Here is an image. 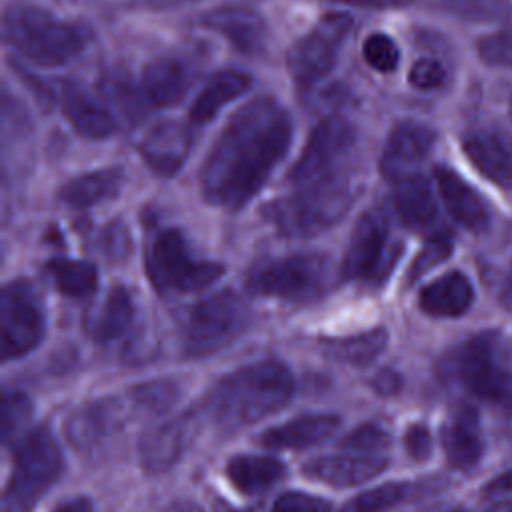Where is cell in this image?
<instances>
[{"mask_svg": "<svg viewBox=\"0 0 512 512\" xmlns=\"http://www.w3.org/2000/svg\"><path fill=\"white\" fill-rule=\"evenodd\" d=\"M124 174L120 168H102L86 172L64 184L60 198L72 208H88L116 196L122 188Z\"/></svg>", "mask_w": 512, "mask_h": 512, "instance_id": "31", "label": "cell"}, {"mask_svg": "<svg viewBox=\"0 0 512 512\" xmlns=\"http://www.w3.org/2000/svg\"><path fill=\"white\" fill-rule=\"evenodd\" d=\"M98 250L108 258V260H124L128 254H130V232L128 228L116 220V222H110L108 226L102 228L100 232V238H98Z\"/></svg>", "mask_w": 512, "mask_h": 512, "instance_id": "42", "label": "cell"}, {"mask_svg": "<svg viewBox=\"0 0 512 512\" xmlns=\"http://www.w3.org/2000/svg\"><path fill=\"white\" fill-rule=\"evenodd\" d=\"M226 476L242 494H260L284 476V466L270 456L240 454L226 464Z\"/></svg>", "mask_w": 512, "mask_h": 512, "instance_id": "30", "label": "cell"}, {"mask_svg": "<svg viewBox=\"0 0 512 512\" xmlns=\"http://www.w3.org/2000/svg\"><path fill=\"white\" fill-rule=\"evenodd\" d=\"M338 4H350L358 8H374V10H384V8H400L410 4L412 0H330Z\"/></svg>", "mask_w": 512, "mask_h": 512, "instance_id": "47", "label": "cell"}, {"mask_svg": "<svg viewBox=\"0 0 512 512\" xmlns=\"http://www.w3.org/2000/svg\"><path fill=\"white\" fill-rule=\"evenodd\" d=\"M508 114H510V118H512V96H510V104H508Z\"/></svg>", "mask_w": 512, "mask_h": 512, "instance_id": "55", "label": "cell"}, {"mask_svg": "<svg viewBox=\"0 0 512 512\" xmlns=\"http://www.w3.org/2000/svg\"><path fill=\"white\" fill-rule=\"evenodd\" d=\"M292 394L290 370L280 362L266 360L222 378L210 394V410L224 432H234L278 412Z\"/></svg>", "mask_w": 512, "mask_h": 512, "instance_id": "2", "label": "cell"}, {"mask_svg": "<svg viewBox=\"0 0 512 512\" xmlns=\"http://www.w3.org/2000/svg\"><path fill=\"white\" fill-rule=\"evenodd\" d=\"M162 512H204L196 502L190 500H172L164 506Z\"/></svg>", "mask_w": 512, "mask_h": 512, "instance_id": "52", "label": "cell"}, {"mask_svg": "<svg viewBox=\"0 0 512 512\" xmlns=\"http://www.w3.org/2000/svg\"><path fill=\"white\" fill-rule=\"evenodd\" d=\"M442 446L448 462L458 470H470L482 456V432L478 412L462 404L446 420L442 428Z\"/></svg>", "mask_w": 512, "mask_h": 512, "instance_id": "21", "label": "cell"}, {"mask_svg": "<svg viewBox=\"0 0 512 512\" xmlns=\"http://www.w3.org/2000/svg\"><path fill=\"white\" fill-rule=\"evenodd\" d=\"M134 320V300L122 286H114L88 318V332L100 344L122 338Z\"/></svg>", "mask_w": 512, "mask_h": 512, "instance_id": "28", "label": "cell"}, {"mask_svg": "<svg viewBox=\"0 0 512 512\" xmlns=\"http://www.w3.org/2000/svg\"><path fill=\"white\" fill-rule=\"evenodd\" d=\"M246 326V306L234 292H218L198 302L186 320L182 346L190 358H202L228 346Z\"/></svg>", "mask_w": 512, "mask_h": 512, "instance_id": "9", "label": "cell"}, {"mask_svg": "<svg viewBox=\"0 0 512 512\" xmlns=\"http://www.w3.org/2000/svg\"><path fill=\"white\" fill-rule=\"evenodd\" d=\"M452 252V242L448 240V236L444 234H436L432 236L424 248L418 252V256L414 258L410 270H408V280L414 282L420 276H424L426 272H430L436 264L444 262Z\"/></svg>", "mask_w": 512, "mask_h": 512, "instance_id": "41", "label": "cell"}, {"mask_svg": "<svg viewBox=\"0 0 512 512\" xmlns=\"http://www.w3.org/2000/svg\"><path fill=\"white\" fill-rule=\"evenodd\" d=\"M372 384H374V388H376L378 394H394V392L400 388V376H398L396 372L386 370V372L376 374V378H374Z\"/></svg>", "mask_w": 512, "mask_h": 512, "instance_id": "48", "label": "cell"}, {"mask_svg": "<svg viewBox=\"0 0 512 512\" xmlns=\"http://www.w3.org/2000/svg\"><path fill=\"white\" fill-rule=\"evenodd\" d=\"M252 78L240 70H220L202 86L190 104L188 118L192 124L200 126L210 122L226 104L248 92Z\"/></svg>", "mask_w": 512, "mask_h": 512, "instance_id": "26", "label": "cell"}, {"mask_svg": "<svg viewBox=\"0 0 512 512\" xmlns=\"http://www.w3.org/2000/svg\"><path fill=\"white\" fill-rule=\"evenodd\" d=\"M362 56L366 64L378 72H392L398 68V62H400V50L396 42L382 32L370 34L364 40Z\"/></svg>", "mask_w": 512, "mask_h": 512, "instance_id": "38", "label": "cell"}, {"mask_svg": "<svg viewBox=\"0 0 512 512\" xmlns=\"http://www.w3.org/2000/svg\"><path fill=\"white\" fill-rule=\"evenodd\" d=\"M352 24L348 14L330 12L322 16L288 50L286 68L290 76L304 86L322 80L334 68Z\"/></svg>", "mask_w": 512, "mask_h": 512, "instance_id": "10", "label": "cell"}, {"mask_svg": "<svg viewBox=\"0 0 512 512\" xmlns=\"http://www.w3.org/2000/svg\"><path fill=\"white\" fill-rule=\"evenodd\" d=\"M408 80L418 90H436L446 82V70L434 58H420L412 64Z\"/></svg>", "mask_w": 512, "mask_h": 512, "instance_id": "43", "label": "cell"}, {"mask_svg": "<svg viewBox=\"0 0 512 512\" xmlns=\"http://www.w3.org/2000/svg\"><path fill=\"white\" fill-rule=\"evenodd\" d=\"M460 20L490 24L502 22L512 14L508 0H412Z\"/></svg>", "mask_w": 512, "mask_h": 512, "instance_id": "34", "label": "cell"}, {"mask_svg": "<svg viewBox=\"0 0 512 512\" xmlns=\"http://www.w3.org/2000/svg\"><path fill=\"white\" fill-rule=\"evenodd\" d=\"M94 506H92V500L86 498V496H74V498H68L64 502H60L54 512H92Z\"/></svg>", "mask_w": 512, "mask_h": 512, "instance_id": "50", "label": "cell"}, {"mask_svg": "<svg viewBox=\"0 0 512 512\" xmlns=\"http://www.w3.org/2000/svg\"><path fill=\"white\" fill-rule=\"evenodd\" d=\"M338 418L334 414H306L292 418L280 426L268 428L260 434V444L274 450H296L318 444L334 434L338 428Z\"/></svg>", "mask_w": 512, "mask_h": 512, "instance_id": "25", "label": "cell"}, {"mask_svg": "<svg viewBox=\"0 0 512 512\" xmlns=\"http://www.w3.org/2000/svg\"><path fill=\"white\" fill-rule=\"evenodd\" d=\"M388 344V330L386 328H374L370 332H362L348 338H336L326 340L324 350L330 358L352 364V366H368L374 362Z\"/></svg>", "mask_w": 512, "mask_h": 512, "instance_id": "32", "label": "cell"}, {"mask_svg": "<svg viewBox=\"0 0 512 512\" xmlns=\"http://www.w3.org/2000/svg\"><path fill=\"white\" fill-rule=\"evenodd\" d=\"M388 466L384 454L350 452L336 456L312 458L302 466V472L330 486H354L378 476Z\"/></svg>", "mask_w": 512, "mask_h": 512, "instance_id": "19", "label": "cell"}, {"mask_svg": "<svg viewBox=\"0 0 512 512\" xmlns=\"http://www.w3.org/2000/svg\"><path fill=\"white\" fill-rule=\"evenodd\" d=\"M404 446L414 460L428 458L432 450V438L424 424H412L404 434Z\"/></svg>", "mask_w": 512, "mask_h": 512, "instance_id": "45", "label": "cell"}, {"mask_svg": "<svg viewBox=\"0 0 512 512\" xmlns=\"http://www.w3.org/2000/svg\"><path fill=\"white\" fill-rule=\"evenodd\" d=\"M192 150V132L186 124L164 120L148 128L140 142L138 152L142 160L160 176L176 174Z\"/></svg>", "mask_w": 512, "mask_h": 512, "instance_id": "16", "label": "cell"}, {"mask_svg": "<svg viewBox=\"0 0 512 512\" xmlns=\"http://www.w3.org/2000/svg\"><path fill=\"white\" fill-rule=\"evenodd\" d=\"M500 302L512 310V262L508 266V272L504 276V284H502V292H500Z\"/></svg>", "mask_w": 512, "mask_h": 512, "instance_id": "53", "label": "cell"}, {"mask_svg": "<svg viewBox=\"0 0 512 512\" xmlns=\"http://www.w3.org/2000/svg\"><path fill=\"white\" fill-rule=\"evenodd\" d=\"M462 150L474 168L500 188L512 190V136L482 128L464 136Z\"/></svg>", "mask_w": 512, "mask_h": 512, "instance_id": "17", "label": "cell"}, {"mask_svg": "<svg viewBox=\"0 0 512 512\" xmlns=\"http://www.w3.org/2000/svg\"><path fill=\"white\" fill-rule=\"evenodd\" d=\"M410 490V484L390 482L354 496L342 506L340 512H384L402 502L410 494Z\"/></svg>", "mask_w": 512, "mask_h": 512, "instance_id": "35", "label": "cell"}, {"mask_svg": "<svg viewBox=\"0 0 512 512\" xmlns=\"http://www.w3.org/2000/svg\"><path fill=\"white\" fill-rule=\"evenodd\" d=\"M46 270L50 272L54 286L70 298H86L98 286V270L90 262L52 258L46 264Z\"/></svg>", "mask_w": 512, "mask_h": 512, "instance_id": "33", "label": "cell"}, {"mask_svg": "<svg viewBox=\"0 0 512 512\" xmlns=\"http://www.w3.org/2000/svg\"><path fill=\"white\" fill-rule=\"evenodd\" d=\"M434 178L452 218L472 232H482L488 226L490 216L480 194L460 174L446 166H436Z\"/></svg>", "mask_w": 512, "mask_h": 512, "instance_id": "23", "label": "cell"}, {"mask_svg": "<svg viewBox=\"0 0 512 512\" xmlns=\"http://www.w3.org/2000/svg\"><path fill=\"white\" fill-rule=\"evenodd\" d=\"M122 416L124 406L118 400L92 402L66 420V438L76 450H92L120 426Z\"/></svg>", "mask_w": 512, "mask_h": 512, "instance_id": "24", "label": "cell"}, {"mask_svg": "<svg viewBox=\"0 0 512 512\" xmlns=\"http://www.w3.org/2000/svg\"><path fill=\"white\" fill-rule=\"evenodd\" d=\"M398 256V248L390 246V222L384 210H366L350 236L342 258L344 278L374 280L384 278Z\"/></svg>", "mask_w": 512, "mask_h": 512, "instance_id": "12", "label": "cell"}, {"mask_svg": "<svg viewBox=\"0 0 512 512\" xmlns=\"http://www.w3.org/2000/svg\"><path fill=\"white\" fill-rule=\"evenodd\" d=\"M334 278L328 256L306 252L256 262L246 274V284L254 294L304 304L322 298L332 288Z\"/></svg>", "mask_w": 512, "mask_h": 512, "instance_id": "5", "label": "cell"}, {"mask_svg": "<svg viewBox=\"0 0 512 512\" xmlns=\"http://www.w3.org/2000/svg\"><path fill=\"white\" fill-rule=\"evenodd\" d=\"M212 508H214V512H262L260 506H252V508L238 510V508H232L228 502H224V500H220V498H214Z\"/></svg>", "mask_w": 512, "mask_h": 512, "instance_id": "54", "label": "cell"}, {"mask_svg": "<svg viewBox=\"0 0 512 512\" xmlns=\"http://www.w3.org/2000/svg\"><path fill=\"white\" fill-rule=\"evenodd\" d=\"M198 0H136V6L142 10H174L188 4H194Z\"/></svg>", "mask_w": 512, "mask_h": 512, "instance_id": "49", "label": "cell"}, {"mask_svg": "<svg viewBox=\"0 0 512 512\" xmlns=\"http://www.w3.org/2000/svg\"><path fill=\"white\" fill-rule=\"evenodd\" d=\"M200 24L222 34L240 52H256L264 46L266 24L258 12L246 6H220L202 14Z\"/></svg>", "mask_w": 512, "mask_h": 512, "instance_id": "22", "label": "cell"}, {"mask_svg": "<svg viewBox=\"0 0 512 512\" xmlns=\"http://www.w3.org/2000/svg\"><path fill=\"white\" fill-rule=\"evenodd\" d=\"M146 272L160 292H196L224 274L220 262L196 258L184 234L166 228L156 234L146 254Z\"/></svg>", "mask_w": 512, "mask_h": 512, "instance_id": "8", "label": "cell"}, {"mask_svg": "<svg viewBox=\"0 0 512 512\" xmlns=\"http://www.w3.org/2000/svg\"><path fill=\"white\" fill-rule=\"evenodd\" d=\"M452 512H464V510H452Z\"/></svg>", "mask_w": 512, "mask_h": 512, "instance_id": "56", "label": "cell"}, {"mask_svg": "<svg viewBox=\"0 0 512 512\" xmlns=\"http://www.w3.org/2000/svg\"><path fill=\"white\" fill-rule=\"evenodd\" d=\"M482 494H484L486 498H492V496H498V494H512V470H508V472L498 474L496 478H492V480L484 486Z\"/></svg>", "mask_w": 512, "mask_h": 512, "instance_id": "46", "label": "cell"}, {"mask_svg": "<svg viewBox=\"0 0 512 512\" xmlns=\"http://www.w3.org/2000/svg\"><path fill=\"white\" fill-rule=\"evenodd\" d=\"M474 302V288L466 274L448 272L422 288L418 304L430 316L452 318L464 314Z\"/></svg>", "mask_w": 512, "mask_h": 512, "instance_id": "27", "label": "cell"}, {"mask_svg": "<svg viewBox=\"0 0 512 512\" xmlns=\"http://www.w3.org/2000/svg\"><path fill=\"white\" fill-rule=\"evenodd\" d=\"M436 142L432 126L418 120L398 122L386 136L380 154V172L390 180L414 174V168L430 154Z\"/></svg>", "mask_w": 512, "mask_h": 512, "instance_id": "15", "label": "cell"}, {"mask_svg": "<svg viewBox=\"0 0 512 512\" xmlns=\"http://www.w3.org/2000/svg\"><path fill=\"white\" fill-rule=\"evenodd\" d=\"M272 512H332L328 500L304 492H286L276 498Z\"/></svg>", "mask_w": 512, "mask_h": 512, "instance_id": "44", "label": "cell"}, {"mask_svg": "<svg viewBox=\"0 0 512 512\" xmlns=\"http://www.w3.org/2000/svg\"><path fill=\"white\" fill-rule=\"evenodd\" d=\"M476 50L486 64L512 70V28L482 36Z\"/></svg>", "mask_w": 512, "mask_h": 512, "instance_id": "40", "label": "cell"}, {"mask_svg": "<svg viewBox=\"0 0 512 512\" xmlns=\"http://www.w3.org/2000/svg\"><path fill=\"white\" fill-rule=\"evenodd\" d=\"M62 472L60 448L48 428L26 434L14 452V466L2 498V512H30Z\"/></svg>", "mask_w": 512, "mask_h": 512, "instance_id": "6", "label": "cell"}, {"mask_svg": "<svg viewBox=\"0 0 512 512\" xmlns=\"http://www.w3.org/2000/svg\"><path fill=\"white\" fill-rule=\"evenodd\" d=\"M4 36L16 52L40 66H62L86 46L78 26L30 4H14L6 10Z\"/></svg>", "mask_w": 512, "mask_h": 512, "instance_id": "4", "label": "cell"}, {"mask_svg": "<svg viewBox=\"0 0 512 512\" xmlns=\"http://www.w3.org/2000/svg\"><path fill=\"white\" fill-rule=\"evenodd\" d=\"M354 196V180L336 168L300 184L294 194L274 200L264 208V216L284 236H312L336 224L352 206Z\"/></svg>", "mask_w": 512, "mask_h": 512, "instance_id": "3", "label": "cell"}, {"mask_svg": "<svg viewBox=\"0 0 512 512\" xmlns=\"http://www.w3.org/2000/svg\"><path fill=\"white\" fill-rule=\"evenodd\" d=\"M290 140L292 120L276 98L246 102L230 116L200 166L202 198L228 210L242 208L284 160Z\"/></svg>", "mask_w": 512, "mask_h": 512, "instance_id": "1", "label": "cell"}, {"mask_svg": "<svg viewBox=\"0 0 512 512\" xmlns=\"http://www.w3.org/2000/svg\"><path fill=\"white\" fill-rule=\"evenodd\" d=\"M176 396L178 388L172 380H154L130 390V400L134 406L152 414L166 410L176 400Z\"/></svg>", "mask_w": 512, "mask_h": 512, "instance_id": "37", "label": "cell"}, {"mask_svg": "<svg viewBox=\"0 0 512 512\" xmlns=\"http://www.w3.org/2000/svg\"><path fill=\"white\" fill-rule=\"evenodd\" d=\"M32 416V404L20 390H4L2 394V440L8 444L26 426Z\"/></svg>", "mask_w": 512, "mask_h": 512, "instance_id": "36", "label": "cell"}, {"mask_svg": "<svg viewBox=\"0 0 512 512\" xmlns=\"http://www.w3.org/2000/svg\"><path fill=\"white\" fill-rule=\"evenodd\" d=\"M2 358H18L38 346L44 334V308L36 286L28 280H12L0 296Z\"/></svg>", "mask_w": 512, "mask_h": 512, "instance_id": "11", "label": "cell"}, {"mask_svg": "<svg viewBox=\"0 0 512 512\" xmlns=\"http://www.w3.org/2000/svg\"><path fill=\"white\" fill-rule=\"evenodd\" d=\"M354 140L356 128L348 118L340 114H328L320 118L310 130L296 162L292 164L288 182L300 186L336 170L338 162L354 146Z\"/></svg>", "mask_w": 512, "mask_h": 512, "instance_id": "13", "label": "cell"}, {"mask_svg": "<svg viewBox=\"0 0 512 512\" xmlns=\"http://www.w3.org/2000/svg\"><path fill=\"white\" fill-rule=\"evenodd\" d=\"M498 332H482L460 344L446 360V372L474 396L512 410V372L500 362Z\"/></svg>", "mask_w": 512, "mask_h": 512, "instance_id": "7", "label": "cell"}, {"mask_svg": "<svg viewBox=\"0 0 512 512\" xmlns=\"http://www.w3.org/2000/svg\"><path fill=\"white\" fill-rule=\"evenodd\" d=\"M390 444V436L378 424H362L342 440V448L362 454H384Z\"/></svg>", "mask_w": 512, "mask_h": 512, "instance_id": "39", "label": "cell"}, {"mask_svg": "<svg viewBox=\"0 0 512 512\" xmlns=\"http://www.w3.org/2000/svg\"><path fill=\"white\" fill-rule=\"evenodd\" d=\"M490 500L492 504L484 512H512V494H498Z\"/></svg>", "mask_w": 512, "mask_h": 512, "instance_id": "51", "label": "cell"}, {"mask_svg": "<svg viewBox=\"0 0 512 512\" xmlns=\"http://www.w3.org/2000/svg\"><path fill=\"white\" fill-rule=\"evenodd\" d=\"M394 208L402 222L414 230H424L436 220V202L428 180L420 174H408L396 180Z\"/></svg>", "mask_w": 512, "mask_h": 512, "instance_id": "29", "label": "cell"}, {"mask_svg": "<svg viewBox=\"0 0 512 512\" xmlns=\"http://www.w3.org/2000/svg\"><path fill=\"white\" fill-rule=\"evenodd\" d=\"M62 106V114L74 132L88 140H102L114 132V120L110 110L88 90L64 82L56 96Z\"/></svg>", "mask_w": 512, "mask_h": 512, "instance_id": "20", "label": "cell"}, {"mask_svg": "<svg viewBox=\"0 0 512 512\" xmlns=\"http://www.w3.org/2000/svg\"><path fill=\"white\" fill-rule=\"evenodd\" d=\"M196 430L198 422L192 412H184L148 428L138 440L140 466L150 474L170 470L190 446Z\"/></svg>", "mask_w": 512, "mask_h": 512, "instance_id": "14", "label": "cell"}, {"mask_svg": "<svg viewBox=\"0 0 512 512\" xmlns=\"http://www.w3.org/2000/svg\"><path fill=\"white\" fill-rule=\"evenodd\" d=\"M190 82V64L176 54H166L146 64L140 78V92L150 106L170 108L186 96Z\"/></svg>", "mask_w": 512, "mask_h": 512, "instance_id": "18", "label": "cell"}]
</instances>
